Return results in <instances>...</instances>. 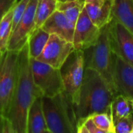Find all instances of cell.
Here are the masks:
<instances>
[{
    "mask_svg": "<svg viewBox=\"0 0 133 133\" xmlns=\"http://www.w3.org/2000/svg\"><path fill=\"white\" fill-rule=\"evenodd\" d=\"M39 96L42 97V94L33 80L26 41L19 51L17 81L9 115L13 132L26 133L28 110L34 100Z\"/></svg>",
    "mask_w": 133,
    "mask_h": 133,
    "instance_id": "obj_1",
    "label": "cell"
},
{
    "mask_svg": "<svg viewBox=\"0 0 133 133\" xmlns=\"http://www.w3.org/2000/svg\"><path fill=\"white\" fill-rule=\"evenodd\" d=\"M115 96L112 87L98 72L85 68L79 101L75 106L78 120L95 113L109 111Z\"/></svg>",
    "mask_w": 133,
    "mask_h": 133,
    "instance_id": "obj_2",
    "label": "cell"
},
{
    "mask_svg": "<svg viewBox=\"0 0 133 133\" xmlns=\"http://www.w3.org/2000/svg\"><path fill=\"white\" fill-rule=\"evenodd\" d=\"M44 114L50 133H77L75 105L62 92L55 97H42Z\"/></svg>",
    "mask_w": 133,
    "mask_h": 133,
    "instance_id": "obj_3",
    "label": "cell"
},
{
    "mask_svg": "<svg viewBox=\"0 0 133 133\" xmlns=\"http://www.w3.org/2000/svg\"><path fill=\"white\" fill-rule=\"evenodd\" d=\"M84 55L85 68H90L98 72L114 90L112 83L113 52L110 41L109 23L102 28L97 42L86 49Z\"/></svg>",
    "mask_w": 133,
    "mask_h": 133,
    "instance_id": "obj_4",
    "label": "cell"
},
{
    "mask_svg": "<svg viewBox=\"0 0 133 133\" xmlns=\"http://www.w3.org/2000/svg\"><path fill=\"white\" fill-rule=\"evenodd\" d=\"M19 51L6 50L0 57V116L9 118L18 74Z\"/></svg>",
    "mask_w": 133,
    "mask_h": 133,
    "instance_id": "obj_5",
    "label": "cell"
},
{
    "mask_svg": "<svg viewBox=\"0 0 133 133\" xmlns=\"http://www.w3.org/2000/svg\"><path fill=\"white\" fill-rule=\"evenodd\" d=\"M33 80L42 97H52L64 92L60 69L55 68L36 58H30Z\"/></svg>",
    "mask_w": 133,
    "mask_h": 133,
    "instance_id": "obj_6",
    "label": "cell"
},
{
    "mask_svg": "<svg viewBox=\"0 0 133 133\" xmlns=\"http://www.w3.org/2000/svg\"><path fill=\"white\" fill-rule=\"evenodd\" d=\"M64 92L74 105L79 101L85 72L84 51H74L61 69Z\"/></svg>",
    "mask_w": 133,
    "mask_h": 133,
    "instance_id": "obj_7",
    "label": "cell"
},
{
    "mask_svg": "<svg viewBox=\"0 0 133 133\" xmlns=\"http://www.w3.org/2000/svg\"><path fill=\"white\" fill-rule=\"evenodd\" d=\"M74 51L75 48L72 41L51 34L43 51L36 59L61 69Z\"/></svg>",
    "mask_w": 133,
    "mask_h": 133,
    "instance_id": "obj_8",
    "label": "cell"
},
{
    "mask_svg": "<svg viewBox=\"0 0 133 133\" xmlns=\"http://www.w3.org/2000/svg\"><path fill=\"white\" fill-rule=\"evenodd\" d=\"M109 35L112 52L133 65V35L117 19L109 23Z\"/></svg>",
    "mask_w": 133,
    "mask_h": 133,
    "instance_id": "obj_9",
    "label": "cell"
},
{
    "mask_svg": "<svg viewBox=\"0 0 133 133\" xmlns=\"http://www.w3.org/2000/svg\"><path fill=\"white\" fill-rule=\"evenodd\" d=\"M37 3L38 0H30L26 12L11 34L7 50L19 51L26 43L29 35L36 27L35 17Z\"/></svg>",
    "mask_w": 133,
    "mask_h": 133,
    "instance_id": "obj_10",
    "label": "cell"
},
{
    "mask_svg": "<svg viewBox=\"0 0 133 133\" xmlns=\"http://www.w3.org/2000/svg\"><path fill=\"white\" fill-rule=\"evenodd\" d=\"M101 30L92 22L83 8L74 28L72 43L75 51H85L93 46L98 40Z\"/></svg>",
    "mask_w": 133,
    "mask_h": 133,
    "instance_id": "obj_11",
    "label": "cell"
},
{
    "mask_svg": "<svg viewBox=\"0 0 133 133\" xmlns=\"http://www.w3.org/2000/svg\"><path fill=\"white\" fill-rule=\"evenodd\" d=\"M112 83L116 94L132 100L133 65L113 52Z\"/></svg>",
    "mask_w": 133,
    "mask_h": 133,
    "instance_id": "obj_12",
    "label": "cell"
},
{
    "mask_svg": "<svg viewBox=\"0 0 133 133\" xmlns=\"http://www.w3.org/2000/svg\"><path fill=\"white\" fill-rule=\"evenodd\" d=\"M114 0H84V9L92 22L102 29L112 19Z\"/></svg>",
    "mask_w": 133,
    "mask_h": 133,
    "instance_id": "obj_13",
    "label": "cell"
},
{
    "mask_svg": "<svg viewBox=\"0 0 133 133\" xmlns=\"http://www.w3.org/2000/svg\"><path fill=\"white\" fill-rule=\"evenodd\" d=\"M41 27L50 34H54L58 35L72 42L73 41L75 26L67 19L63 12L58 9L47 19Z\"/></svg>",
    "mask_w": 133,
    "mask_h": 133,
    "instance_id": "obj_14",
    "label": "cell"
},
{
    "mask_svg": "<svg viewBox=\"0 0 133 133\" xmlns=\"http://www.w3.org/2000/svg\"><path fill=\"white\" fill-rule=\"evenodd\" d=\"M26 133H50L44 114L41 96L34 100L28 110Z\"/></svg>",
    "mask_w": 133,
    "mask_h": 133,
    "instance_id": "obj_15",
    "label": "cell"
},
{
    "mask_svg": "<svg viewBox=\"0 0 133 133\" xmlns=\"http://www.w3.org/2000/svg\"><path fill=\"white\" fill-rule=\"evenodd\" d=\"M112 16L133 35V0H114Z\"/></svg>",
    "mask_w": 133,
    "mask_h": 133,
    "instance_id": "obj_16",
    "label": "cell"
},
{
    "mask_svg": "<svg viewBox=\"0 0 133 133\" xmlns=\"http://www.w3.org/2000/svg\"><path fill=\"white\" fill-rule=\"evenodd\" d=\"M50 34L42 27H35L28 37V51L30 58H37L43 51L48 39Z\"/></svg>",
    "mask_w": 133,
    "mask_h": 133,
    "instance_id": "obj_17",
    "label": "cell"
},
{
    "mask_svg": "<svg viewBox=\"0 0 133 133\" xmlns=\"http://www.w3.org/2000/svg\"><path fill=\"white\" fill-rule=\"evenodd\" d=\"M110 112L115 125L119 120L133 112L132 100L122 94L116 95L111 104Z\"/></svg>",
    "mask_w": 133,
    "mask_h": 133,
    "instance_id": "obj_18",
    "label": "cell"
},
{
    "mask_svg": "<svg viewBox=\"0 0 133 133\" xmlns=\"http://www.w3.org/2000/svg\"><path fill=\"white\" fill-rule=\"evenodd\" d=\"M83 8V0H68L63 2L58 1L57 5V9L63 12L67 19L74 26Z\"/></svg>",
    "mask_w": 133,
    "mask_h": 133,
    "instance_id": "obj_19",
    "label": "cell"
},
{
    "mask_svg": "<svg viewBox=\"0 0 133 133\" xmlns=\"http://www.w3.org/2000/svg\"><path fill=\"white\" fill-rule=\"evenodd\" d=\"M58 0H38L35 25L36 27H41L47 19L57 9Z\"/></svg>",
    "mask_w": 133,
    "mask_h": 133,
    "instance_id": "obj_20",
    "label": "cell"
},
{
    "mask_svg": "<svg viewBox=\"0 0 133 133\" xmlns=\"http://www.w3.org/2000/svg\"><path fill=\"white\" fill-rule=\"evenodd\" d=\"M12 9L9 10L0 20V49L2 52L7 50L8 43L12 34Z\"/></svg>",
    "mask_w": 133,
    "mask_h": 133,
    "instance_id": "obj_21",
    "label": "cell"
},
{
    "mask_svg": "<svg viewBox=\"0 0 133 133\" xmlns=\"http://www.w3.org/2000/svg\"><path fill=\"white\" fill-rule=\"evenodd\" d=\"M94 122L103 133H115V124L113 122L111 112L104 111L95 113L90 115Z\"/></svg>",
    "mask_w": 133,
    "mask_h": 133,
    "instance_id": "obj_22",
    "label": "cell"
},
{
    "mask_svg": "<svg viewBox=\"0 0 133 133\" xmlns=\"http://www.w3.org/2000/svg\"><path fill=\"white\" fill-rule=\"evenodd\" d=\"M77 133H103L97 127L91 116L83 118L78 120Z\"/></svg>",
    "mask_w": 133,
    "mask_h": 133,
    "instance_id": "obj_23",
    "label": "cell"
},
{
    "mask_svg": "<svg viewBox=\"0 0 133 133\" xmlns=\"http://www.w3.org/2000/svg\"><path fill=\"white\" fill-rule=\"evenodd\" d=\"M30 0H19L12 8V30H13L21 18L23 17L26 9L27 8Z\"/></svg>",
    "mask_w": 133,
    "mask_h": 133,
    "instance_id": "obj_24",
    "label": "cell"
},
{
    "mask_svg": "<svg viewBox=\"0 0 133 133\" xmlns=\"http://www.w3.org/2000/svg\"><path fill=\"white\" fill-rule=\"evenodd\" d=\"M115 127V133H131L133 129V112L119 120Z\"/></svg>",
    "mask_w": 133,
    "mask_h": 133,
    "instance_id": "obj_25",
    "label": "cell"
},
{
    "mask_svg": "<svg viewBox=\"0 0 133 133\" xmlns=\"http://www.w3.org/2000/svg\"><path fill=\"white\" fill-rule=\"evenodd\" d=\"M18 0H0V20L16 4Z\"/></svg>",
    "mask_w": 133,
    "mask_h": 133,
    "instance_id": "obj_26",
    "label": "cell"
},
{
    "mask_svg": "<svg viewBox=\"0 0 133 133\" xmlns=\"http://www.w3.org/2000/svg\"><path fill=\"white\" fill-rule=\"evenodd\" d=\"M0 132L14 133L12 123L9 118L0 116Z\"/></svg>",
    "mask_w": 133,
    "mask_h": 133,
    "instance_id": "obj_27",
    "label": "cell"
},
{
    "mask_svg": "<svg viewBox=\"0 0 133 133\" xmlns=\"http://www.w3.org/2000/svg\"><path fill=\"white\" fill-rule=\"evenodd\" d=\"M2 55V51H1V49H0V57H1Z\"/></svg>",
    "mask_w": 133,
    "mask_h": 133,
    "instance_id": "obj_28",
    "label": "cell"
},
{
    "mask_svg": "<svg viewBox=\"0 0 133 133\" xmlns=\"http://www.w3.org/2000/svg\"><path fill=\"white\" fill-rule=\"evenodd\" d=\"M58 1H61V2H63V1H68V0H58Z\"/></svg>",
    "mask_w": 133,
    "mask_h": 133,
    "instance_id": "obj_29",
    "label": "cell"
},
{
    "mask_svg": "<svg viewBox=\"0 0 133 133\" xmlns=\"http://www.w3.org/2000/svg\"><path fill=\"white\" fill-rule=\"evenodd\" d=\"M132 107H133V97H132Z\"/></svg>",
    "mask_w": 133,
    "mask_h": 133,
    "instance_id": "obj_30",
    "label": "cell"
},
{
    "mask_svg": "<svg viewBox=\"0 0 133 133\" xmlns=\"http://www.w3.org/2000/svg\"><path fill=\"white\" fill-rule=\"evenodd\" d=\"M131 133H133V129H132V132Z\"/></svg>",
    "mask_w": 133,
    "mask_h": 133,
    "instance_id": "obj_31",
    "label": "cell"
},
{
    "mask_svg": "<svg viewBox=\"0 0 133 133\" xmlns=\"http://www.w3.org/2000/svg\"><path fill=\"white\" fill-rule=\"evenodd\" d=\"M83 1H84V0H83Z\"/></svg>",
    "mask_w": 133,
    "mask_h": 133,
    "instance_id": "obj_32",
    "label": "cell"
}]
</instances>
